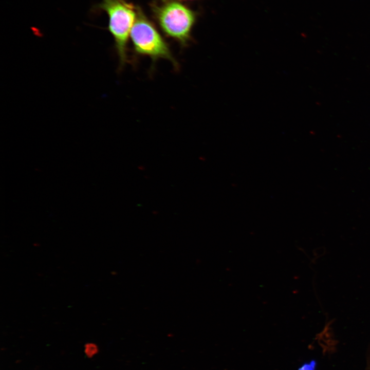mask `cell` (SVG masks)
<instances>
[{"instance_id":"4","label":"cell","mask_w":370,"mask_h":370,"mask_svg":"<svg viewBox=\"0 0 370 370\" xmlns=\"http://www.w3.org/2000/svg\"><path fill=\"white\" fill-rule=\"evenodd\" d=\"M316 362L312 360L309 363L302 365L298 370H315Z\"/></svg>"},{"instance_id":"3","label":"cell","mask_w":370,"mask_h":370,"mask_svg":"<svg viewBox=\"0 0 370 370\" xmlns=\"http://www.w3.org/2000/svg\"><path fill=\"white\" fill-rule=\"evenodd\" d=\"M130 38L135 58L148 57L151 59L152 67L158 60L165 59L172 64L175 70L179 69L178 62L169 45L139 7L137 8V16Z\"/></svg>"},{"instance_id":"1","label":"cell","mask_w":370,"mask_h":370,"mask_svg":"<svg viewBox=\"0 0 370 370\" xmlns=\"http://www.w3.org/2000/svg\"><path fill=\"white\" fill-rule=\"evenodd\" d=\"M137 8L126 0H101L92 8L94 12H105L108 16L107 28L114 39L119 72L130 62L128 42L136 18Z\"/></svg>"},{"instance_id":"2","label":"cell","mask_w":370,"mask_h":370,"mask_svg":"<svg viewBox=\"0 0 370 370\" xmlns=\"http://www.w3.org/2000/svg\"><path fill=\"white\" fill-rule=\"evenodd\" d=\"M152 9L165 36L177 42L182 48L188 46L192 40L197 13L178 0L155 1Z\"/></svg>"},{"instance_id":"5","label":"cell","mask_w":370,"mask_h":370,"mask_svg":"<svg viewBox=\"0 0 370 370\" xmlns=\"http://www.w3.org/2000/svg\"><path fill=\"white\" fill-rule=\"evenodd\" d=\"M180 1H194V0H180Z\"/></svg>"}]
</instances>
